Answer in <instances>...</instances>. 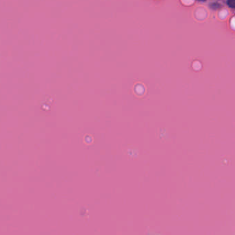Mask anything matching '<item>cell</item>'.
<instances>
[{"label":"cell","instance_id":"cell-1","mask_svg":"<svg viewBox=\"0 0 235 235\" xmlns=\"http://www.w3.org/2000/svg\"><path fill=\"white\" fill-rule=\"evenodd\" d=\"M221 7L220 4H218V2H214V3L210 4V8L214 9V10H217L218 8H219Z\"/></svg>","mask_w":235,"mask_h":235},{"label":"cell","instance_id":"cell-2","mask_svg":"<svg viewBox=\"0 0 235 235\" xmlns=\"http://www.w3.org/2000/svg\"><path fill=\"white\" fill-rule=\"evenodd\" d=\"M227 4L230 8H235V1H227Z\"/></svg>","mask_w":235,"mask_h":235}]
</instances>
